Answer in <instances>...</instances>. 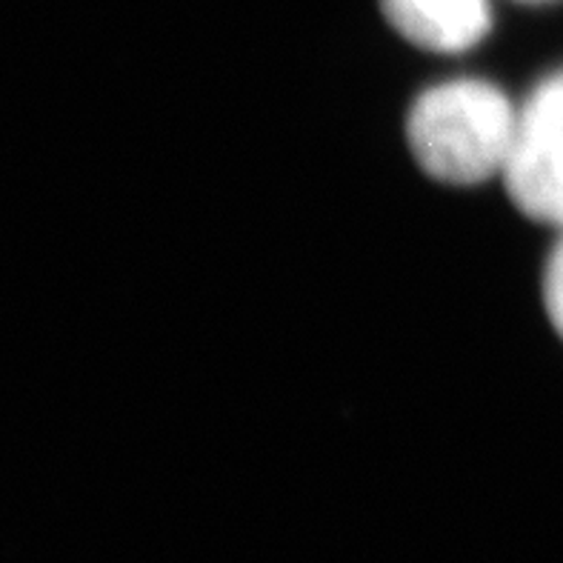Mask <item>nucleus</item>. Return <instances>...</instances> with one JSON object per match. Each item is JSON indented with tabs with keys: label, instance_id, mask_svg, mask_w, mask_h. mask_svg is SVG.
I'll use <instances>...</instances> for the list:
<instances>
[{
	"label": "nucleus",
	"instance_id": "nucleus-1",
	"mask_svg": "<svg viewBox=\"0 0 563 563\" xmlns=\"http://www.w3.org/2000/svg\"><path fill=\"white\" fill-rule=\"evenodd\" d=\"M518 107L489 80L438 84L409 109L407 141L429 178L478 186L500 178L512 146Z\"/></svg>",
	"mask_w": 563,
	"mask_h": 563
},
{
	"label": "nucleus",
	"instance_id": "nucleus-2",
	"mask_svg": "<svg viewBox=\"0 0 563 563\" xmlns=\"http://www.w3.org/2000/svg\"><path fill=\"white\" fill-rule=\"evenodd\" d=\"M500 180L527 218L563 229V69L518 107Z\"/></svg>",
	"mask_w": 563,
	"mask_h": 563
},
{
	"label": "nucleus",
	"instance_id": "nucleus-3",
	"mask_svg": "<svg viewBox=\"0 0 563 563\" xmlns=\"http://www.w3.org/2000/svg\"><path fill=\"white\" fill-rule=\"evenodd\" d=\"M400 37L429 52H466L493 29L489 0H380Z\"/></svg>",
	"mask_w": 563,
	"mask_h": 563
},
{
	"label": "nucleus",
	"instance_id": "nucleus-4",
	"mask_svg": "<svg viewBox=\"0 0 563 563\" xmlns=\"http://www.w3.org/2000/svg\"><path fill=\"white\" fill-rule=\"evenodd\" d=\"M543 307H547L555 332L563 338V229L561 241L555 243L547 269H543Z\"/></svg>",
	"mask_w": 563,
	"mask_h": 563
},
{
	"label": "nucleus",
	"instance_id": "nucleus-5",
	"mask_svg": "<svg viewBox=\"0 0 563 563\" xmlns=\"http://www.w3.org/2000/svg\"><path fill=\"white\" fill-rule=\"evenodd\" d=\"M521 3H555V0H521Z\"/></svg>",
	"mask_w": 563,
	"mask_h": 563
}]
</instances>
